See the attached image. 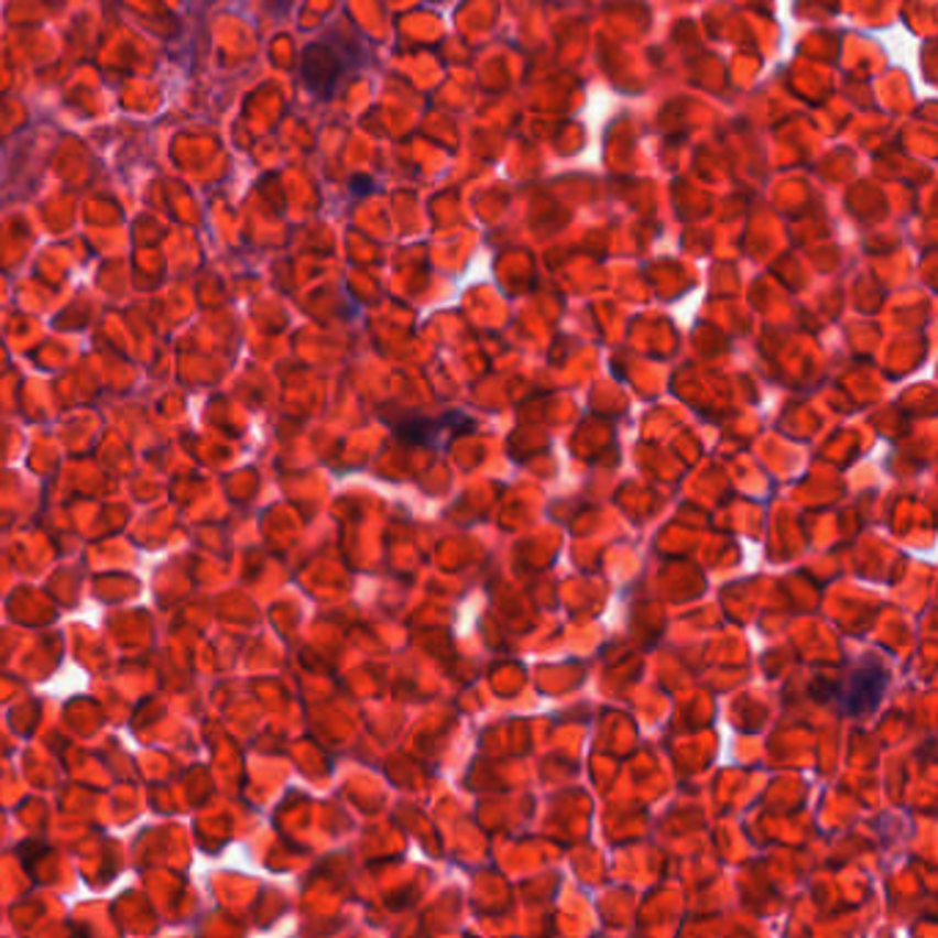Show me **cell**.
Returning <instances> with one entry per match:
<instances>
[{
    "mask_svg": "<svg viewBox=\"0 0 938 938\" xmlns=\"http://www.w3.org/2000/svg\"><path fill=\"white\" fill-rule=\"evenodd\" d=\"M886 688H890V672L875 661H859L851 666L846 677L831 688L840 713L851 716V719H862V716L873 713L884 699Z\"/></svg>",
    "mask_w": 938,
    "mask_h": 938,
    "instance_id": "1",
    "label": "cell"
},
{
    "mask_svg": "<svg viewBox=\"0 0 938 938\" xmlns=\"http://www.w3.org/2000/svg\"><path fill=\"white\" fill-rule=\"evenodd\" d=\"M301 72H303V83H306L314 94H319V97H330V91H334L336 83H339L341 72H345V61H341L339 47L325 42L308 44L306 53H303Z\"/></svg>",
    "mask_w": 938,
    "mask_h": 938,
    "instance_id": "3",
    "label": "cell"
},
{
    "mask_svg": "<svg viewBox=\"0 0 938 938\" xmlns=\"http://www.w3.org/2000/svg\"><path fill=\"white\" fill-rule=\"evenodd\" d=\"M473 422L462 413L451 411L444 413L440 418L429 416H405L391 422V433L402 440V444L411 446H438V438L444 435L446 440H451L455 435L471 433Z\"/></svg>",
    "mask_w": 938,
    "mask_h": 938,
    "instance_id": "2",
    "label": "cell"
}]
</instances>
